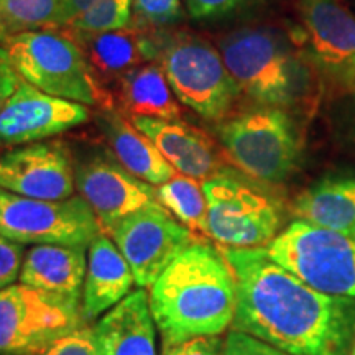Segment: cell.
<instances>
[{
  "label": "cell",
  "mask_w": 355,
  "mask_h": 355,
  "mask_svg": "<svg viewBox=\"0 0 355 355\" xmlns=\"http://www.w3.org/2000/svg\"><path fill=\"white\" fill-rule=\"evenodd\" d=\"M99 125L107 137L110 148L114 150L115 159L133 176L152 186H162L178 173L159 153L153 141L119 112L102 109Z\"/></svg>",
  "instance_id": "cell-21"
},
{
  "label": "cell",
  "mask_w": 355,
  "mask_h": 355,
  "mask_svg": "<svg viewBox=\"0 0 355 355\" xmlns=\"http://www.w3.org/2000/svg\"><path fill=\"white\" fill-rule=\"evenodd\" d=\"M83 321L78 306L13 283L0 290V355H37Z\"/></svg>",
  "instance_id": "cell-10"
},
{
  "label": "cell",
  "mask_w": 355,
  "mask_h": 355,
  "mask_svg": "<svg viewBox=\"0 0 355 355\" xmlns=\"http://www.w3.org/2000/svg\"><path fill=\"white\" fill-rule=\"evenodd\" d=\"M308 53L324 73L349 84L355 76V15L344 0H300Z\"/></svg>",
  "instance_id": "cell-15"
},
{
  "label": "cell",
  "mask_w": 355,
  "mask_h": 355,
  "mask_svg": "<svg viewBox=\"0 0 355 355\" xmlns=\"http://www.w3.org/2000/svg\"><path fill=\"white\" fill-rule=\"evenodd\" d=\"M133 24L132 0H102L87 12L71 20L64 28L84 33H104Z\"/></svg>",
  "instance_id": "cell-26"
},
{
  "label": "cell",
  "mask_w": 355,
  "mask_h": 355,
  "mask_svg": "<svg viewBox=\"0 0 355 355\" xmlns=\"http://www.w3.org/2000/svg\"><path fill=\"white\" fill-rule=\"evenodd\" d=\"M265 250L316 291L355 298V235L296 219Z\"/></svg>",
  "instance_id": "cell-6"
},
{
  "label": "cell",
  "mask_w": 355,
  "mask_h": 355,
  "mask_svg": "<svg viewBox=\"0 0 355 355\" xmlns=\"http://www.w3.org/2000/svg\"><path fill=\"white\" fill-rule=\"evenodd\" d=\"M21 78L17 74L15 68H13L10 60H8L7 51L3 46H0V112L6 107L8 99L17 91Z\"/></svg>",
  "instance_id": "cell-33"
},
{
  "label": "cell",
  "mask_w": 355,
  "mask_h": 355,
  "mask_svg": "<svg viewBox=\"0 0 355 355\" xmlns=\"http://www.w3.org/2000/svg\"><path fill=\"white\" fill-rule=\"evenodd\" d=\"M220 55L239 89L259 104L283 109L300 99L304 69L272 30H235L220 42Z\"/></svg>",
  "instance_id": "cell-5"
},
{
  "label": "cell",
  "mask_w": 355,
  "mask_h": 355,
  "mask_svg": "<svg viewBox=\"0 0 355 355\" xmlns=\"http://www.w3.org/2000/svg\"><path fill=\"white\" fill-rule=\"evenodd\" d=\"M224 355H290L241 331H230L224 340Z\"/></svg>",
  "instance_id": "cell-30"
},
{
  "label": "cell",
  "mask_w": 355,
  "mask_h": 355,
  "mask_svg": "<svg viewBox=\"0 0 355 355\" xmlns=\"http://www.w3.org/2000/svg\"><path fill=\"white\" fill-rule=\"evenodd\" d=\"M148 293L137 290L96 324L101 355H157Z\"/></svg>",
  "instance_id": "cell-20"
},
{
  "label": "cell",
  "mask_w": 355,
  "mask_h": 355,
  "mask_svg": "<svg viewBox=\"0 0 355 355\" xmlns=\"http://www.w3.org/2000/svg\"><path fill=\"white\" fill-rule=\"evenodd\" d=\"M293 214L319 227L355 235V176L319 180L295 199Z\"/></svg>",
  "instance_id": "cell-22"
},
{
  "label": "cell",
  "mask_w": 355,
  "mask_h": 355,
  "mask_svg": "<svg viewBox=\"0 0 355 355\" xmlns=\"http://www.w3.org/2000/svg\"><path fill=\"white\" fill-rule=\"evenodd\" d=\"M89 117L84 104L50 96L21 79L0 112V146L37 144L83 125Z\"/></svg>",
  "instance_id": "cell-13"
},
{
  "label": "cell",
  "mask_w": 355,
  "mask_h": 355,
  "mask_svg": "<svg viewBox=\"0 0 355 355\" xmlns=\"http://www.w3.org/2000/svg\"><path fill=\"white\" fill-rule=\"evenodd\" d=\"M78 43L96 83L119 81L123 74L144 63H155L157 30L139 24L104 33H84L66 28Z\"/></svg>",
  "instance_id": "cell-16"
},
{
  "label": "cell",
  "mask_w": 355,
  "mask_h": 355,
  "mask_svg": "<svg viewBox=\"0 0 355 355\" xmlns=\"http://www.w3.org/2000/svg\"><path fill=\"white\" fill-rule=\"evenodd\" d=\"M347 86L350 87V91H352V94H354V101H355V76H354L352 79H350V81H349V84H347Z\"/></svg>",
  "instance_id": "cell-35"
},
{
  "label": "cell",
  "mask_w": 355,
  "mask_h": 355,
  "mask_svg": "<svg viewBox=\"0 0 355 355\" xmlns=\"http://www.w3.org/2000/svg\"><path fill=\"white\" fill-rule=\"evenodd\" d=\"M157 199L170 214L180 220L199 241L209 237L207 201L202 181L176 173L170 181L157 188Z\"/></svg>",
  "instance_id": "cell-24"
},
{
  "label": "cell",
  "mask_w": 355,
  "mask_h": 355,
  "mask_svg": "<svg viewBox=\"0 0 355 355\" xmlns=\"http://www.w3.org/2000/svg\"><path fill=\"white\" fill-rule=\"evenodd\" d=\"M155 63L178 101L207 121L225 119L242 92L220 51L194 33L157 30Z\"/></svg>",
  "instance_id": "cell-3"
},
{
  "label": "cell",
  "mask_w": 355,
  "mask_h": 355,
  "mask_svg": "<svg viewBox=\"0 0 355 355\" xmlns=\"http://www.w3.org/2000/svg\"><path fill=\"white\" fill-rule=\"evenodd\" d=\"M107 235L125 257L140 288L152 286L191 243L199 241L159 202L127 216Z\"/></svg>",
  "instance_id": "cell-11"
},
{
  "label": "cell",
  "mask_w": 355,
  "mask_h": 355,
  "mask_svg": "<svg viewBox=\"0 0 355 355\" xmlns=\"http://www.w3.org/2000/svg\"><path fill=\"white\" fill-rule=\"evenodd\" d=\"M61 26V0H0V42Z\"/></svg>",
  "instance_id": "cell-25"
},
{
  "label": "cell",
  "mask_w": 355,
  "mask_h": 355,
  "mask_svg": "<svg viewBox=\"0 0 355 355\" xmlns=\"http://www.w3.org/2000/svg\"><path fill=\"white\" fill-rule=\"evenodd\" d=\"M119 102L133 117L180 121L178 97L158 63H144L128 71L117 81Z\"/></svg>",
  "instance_id": "cell-23"
},
{
  "label": "cell",
  "mask_w": 355,
  "mask_h": 355,
  "mask_svg": "<svg viewBox=\"0 0 355 355\" xmlns=\"http://www.w3.org/2000/svg\"><path fill=\"white\" fill-rule=\"evenodd\" d=\"M137 24L148 28H165L183 19L181 0H132Z\"/></svg>",
  "instance_id": "cell-27"
},
{
  "label": "cell",
  "mask_w": 355,
  "mask_h": 355,
  "mask_svg": "<svg viewBox=\"0 0 355 355\" xmlns=\"http://www.w3.org/2000/svg\"><path fill=\"white\" fill-rule=\"evenodd\" d=\"M102 232L81 196L60 201L25 198L0 188V235L35 245H91Z\"/></svg>",
  "instance_id": "cell-9"
},
{
  "label": "cell",
  "mask_w": 355,
  "mask_h": 355,
  "mask_svg": "<svg viewBox=\"0 0 355 355\" xmlns=\"http://www.w3.org/2000/svg\"><path fill=\"white\" fill-rule=\"evenodd\" d=\"M235 282L234 329L290 355H347L355 309L270 259L265 247H222Z\"/></svg>",
  "instance_id": "cell-1"
},
{
  "label": "cell",
  "mask_w": 355,
  "mask_h": 355,
  "mask_svg": "<svg viewBox=\"0 0 355 355\" xmlns=\"http://www.w3.org/2000/svg\"><path fill=\"white\" fill-rule=\"evenodd\" d=\"M76 189L107 234L127 216L157 204V189L127 171L117 159L94 157L76 168Z\"/></svg>",
  "instance_id": "cell-14"
},
{
  "label": "cell",
  "mask_w": 355,
  "mask_h": 355,
  "mask_svg": "<svg viewBox=\"0 0 355 355\" xmlns=\"http://www.w3.org/2000/svg\"><path fill=\"white\" fill-rule=\"evenodd\" d=\"M17 74L46 94L110 109L81 48L66 33L37 30L2 40Z\"/></svg>",
  "instance_id": "cell-4"
},
{
  "label": "cell",
  "mask_w": 355,
  "mask_h": 355,
  "mask_svg": "<svg viewBox=\"0 0 355 355\" xmlns=\"http://www.w3.org/2000/svg\"><path fill=\"white\" fill-rule=\"evenodd\" d=\"M130 122L145 133L178 173L206 181L220 171L219 155L212 140L181 121L133 117Z\"/></svg>",
  "instance_id": "cell-18"
},
{
  "label": "cell",
  "mask_w": 355,
  "mask_h": 355,
  "mask_svg": "<svg viewBox=\"0 0 355 355\" xmlns=\"http://www.w3.org/2000/svg\"><path fill=\"white\" fill-rule=\"evenodd\" d=\"M135 278L125 257L107 234L101 232L89 245L81 313L84 321H94L125 300Z\"/></svg>",
  "instance_id": "cell-19"
},
{
  "label": "cell",
  "mask_w": 355,
  "mask_h": 355,
  "mask_svg": "<svg viewBox=\"0 0 355 355\" xmlns=\"http://www.w3.org/2000/svg\"><path fill=\"white\" fill-rule=\"evenodd\" d=\"M102 0H61V26H66L81 13L87 12Z\"/></svg>",
  "instance_id": "cell-34"
},
{
  "label": "cell",
  "mask_w": 355,
  "mask_h": 355,
  "mask_svg": "<svg viewBox=\"0 0 355 355\" xmlns=\"http://www.w3.org/2000/svg\"><path fill=\"white\" fill-rule=\"evenodd\" d=\"M162 355H224V343L217 336L194 337L180 344L163 345Z\"/></svg>",
  "instance_id": "cell-32"
},
{
  "label": "cell",
  "mask_w": 355,
  "mask_h": 355,
  "mask_svg": "<svg viewBox=\"0 0 355 355\" xmlns=\"http://www.w3.org/2000/svg\"><path fill=\"white\" fill-rule=\"evenodd\" d=\"M163 345L219 336L234 321L235 282L220 248L196 241L150 286Z\"/></svg>",
  "instance_id": "cell-2"
},
{
  "label": "cell",
  "mask_w": 355,
  "mask_h": 355,
  "mask_svg": "<svg viewBox=\"0 0 355 355\" xmlns=\"http://www.w3.org/2000/svg\"><path fill=\"white\" fill-rule=\"evenodd\" d=\"M352 355H355V347H354V350H352Z\"/></svg>",
  "instance_id": "cell-36"
},
{
  "label": "cell",
  "mask_w": 355,
  "mask_h": 355,
  "mask_svg": "<svg viewBox=\"0 0 355 355\" xmlns=\"http://www.w3.org/2000/svg\"><path fill=\"white\" fill-rule=\"evenodd\" d=\"M189 15L196 20H214L242 8L248 0H184Z\"/></svg>",
  "instance_id": "cell-31"
},
{
  "label": "cell",
  "mask_w": 355,
  "mask_h": 355,
  "mask_svg": "<svg viewBox=\"0 0 355 355\" xmlns=\"http://www.w3.org/2000/svg\"><path fill=\"white\" fill-rule=\"evenodd\" d=\"M209 237L222 247L260 248L277 237L282 209L272 196L230 171L202 181Z\"/></svg>",
  "instance_id": "cell-8"
},
{
  "label": "cell",
  "mask_w": 355,
  "mask_h": 355,
  "mask_svg": "<svg viewBox=\"0 0 355 355\" xmlns=\"http://www.w3.org/2000/svg\"><path fill=\"white\" fill-rule=\"evenodd\" d=\"M24 260V245L0 235V290L13 285L17 278H20Z\"/></svg>",
  "instance_id": "cell-29"
},
{
  "label": "cell",
  "mask_w": 355,
  "mask_h": 355,
  "mask_svg": "<svg viewBox=\"0 0 355 355\" xmlns=\"http://www.w3.org/2000/svg\"><path fill=\"white\" fill-rule=\"evenodd\" d=\"M0 188L44 201L73 198L76 171L68 146L37 141L8 150L0 157Z\"/></svg>",
  "instance_id": "cell-12"
},
{
  "label": "cell",
  "mask_w": 355,
  "mask_h": 355,
  "mask_svg": "<svg viewBox=\"0 0 355 355\" xmlns=\"http://www.w3.org/2000/svg\"><path fill=\"white\" fill-rule=\"evenodd\" d=\"M83 245H35L25 255L20 283L81 308L87 257Z\"/></svg>",
  "instance_id": "cell-17"
},
{
  "label": "cell",
  "mask_w": 355,
  "mask_h": 355,
  "mask_svg": "<svg viewBox=\"0 0 355 355\" xmlns=\"http://www.w3.org/2000/svg\"><path fill=\"white\" fill-rule=\"evenodd\" d=\"M37 355H101L94 327L81 326L58 337Z\"/></svg>",
  "instance_id": "cell-28"
},
{
  "label": "cell",
  "mask_w": 355,
  "mask_h": 355,
  "mask_svg": "<svg viewBox=\"0 0 355 355\" xmlns=\"http://www.w3.org/2000/svg\"><path fill=\"white\" fill-rule=\"evenodd\" d=\"M217 133L230 162L257 181L279 183L298 165V128L282 107L239 114L222 122Z\"/></svg>",
  "instance_id": "cell-7"
}]
</instances>
